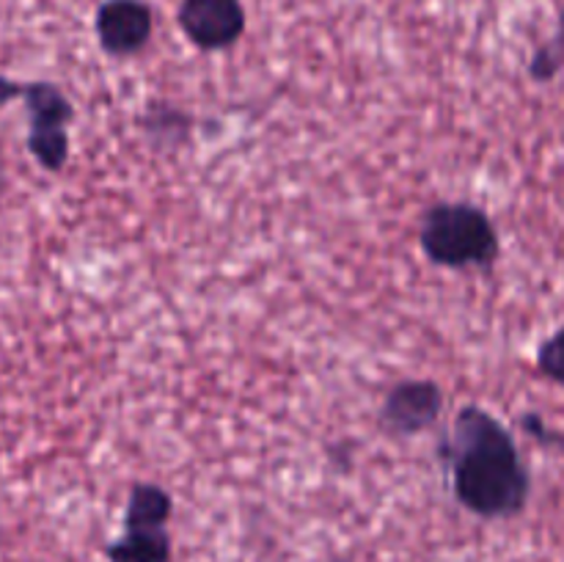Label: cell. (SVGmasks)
Instances as JSON below:
<instances>
[{
	"label": "cell",
	"mask_w": 564,
	"mask_h": 562,
	"mask_svg": "<svg viewBox=\"0 0 564 562\" xmlns=\"http://www.w3.org/2000/svg\"><path fill=\"white\" fill-rule=\"evenodd\" d=\"M438 457L452 474L457 501L485 521H505L527 510L532 472L523 463L516 435L482 406H463Z\"/></svg>",
	"instance_id": "6da1fadb"
},
{
	"label": "cell",
	"mask_w": 564,
	"mask_h": 562,
	"mask_svg": "<svg viewBox=\"0 0 564 562\" xmlns=\"http://www.w3.org/2000/svg\"><path fill=\"white\" fill-rule=\"evenodd\" d=\"M419 246L433 264L449 270H488L501 253L490 215L471 202H441L424 213Z\"/></svg>",
	"instance_id": "7a4b0ae2"
},
{
	"label": "cell",
	"mask_w": 564,
	"mask_h": 562,
	"mask_svg": "<svg viewBox=\"0 0 564 562\" xmlns=\"http://www.w3.org/2000/svg\"><path fill=\"white\" fill-rule=\"evenodd\" d=\"M22 102L28 110V152L44 171L66 169L69 163V125L75 119L64 88L50 80H33L22 86Z\"/></svg>",
	"instance_id": "3957f363"
},
{
	"label": "cell",
	"mask_w": 564,
	"mask_h": 562,
	"mask_svg": "<svg viewBox=\"0 0 564 562\" xmlns=\"http://www.w3.org/2000/svg\"><path fill=\"white\" fill-rule=\"evenodd\" d=\"M176 22L191 44L218 53L240 42L248 17L242 0H182Z\"/></svg>",
	"instance_id": "277c9868"
},
{
	"label": "cell",
	"mask_w": 564,
	"mask_h": 562,
	"mask_svg": "<svg viewBox=\"0 0 564 562\" xmlns=\"http://www.w3.org/2000/svg\"><path fill=\"white\" fill-rule=\"evenodd\" d=\"M444 411V389L435 380H402L383 397L378 422L389 435H419L435 428Z\"/></svg>",
	"instance_id": "5b68a950"
},
{
	"label": "cell",
	"mask_w": 564,
	"mask_h": 562,
	"mask_svg": "<svg viewBox=\"0 0 564 562\" xmlns=\"http://www.w3.org/2000/svg\"><path fill=\"white\" fill-rule=\"evenodd\" d=\"M99 47L110 58H130L149 44L154 11L147 0H102L94 17Z\"/></svg>",
	"instance_id": "8992f818"
},
{
	"label": "cell",
	"mask_w": 564,
	"mask_h": 562,
	"mask_svg": "<svg viewBox=\"0 0 564 562\" xmlns=\"http://www.w3.org/2000/svg\"><path fill=\"white\" fill-rule=\"evenodd\" d=\"M108 562H171L169 527L124 523V532L105 545Z\"/></svg>",
	"instance_id": "52a82bcc"
},
{
	"label": "cell",
	"mask_w": 564,
	"mask_h": 562,
	"mask_svg": "<svg viewBox=\"0 0 564 562\" xmlns=\"http://www.w3.org/2000/svg\"><path fill=\"white\" fill-rule=\"evenodd\" d=\"M138 125H141L143 136L158 149H174L191 138L193 119L171 102H149Z\"/></svg>",
	"instance_id": "ba28073f"
},
{
	"label": "cell",
	"mask_w": 564,
	"mask_h": 562,
	"mask_svg": "<svg viewBox=\"0 0 564 562\" xmlns=\"http://www.w3.org/2000/svg\"><path fill=\"white\" fill-rule=\"evenodd\" d=\"M174 512L171 494L158 483H135L127 499L124 523L138 527H169V518Z\"/></svg>",
	"instance_id": "9c48e42d"
},
{
	"label": "cell",
	"mask_w": 564,
	"mask_h": 562,
	"mask_svg": "<svg viewBox=\"0 0 564 562\" xmlns=\"http://www.w3.org/2000/svg\"><path fill=\"white\" fill-rule=\"evenodd\" d=\"M564 69V11L560 17V31L540 44L529 58V77L534 83H551Z\"/></svg>",
	"instance_id": "30bf717a"
},
{
	"label": "cell",
	"mask_w": 564,
	"mask_h": 562,
	"mask_svg": "<svg viewBox=\"0 0 564 562\" xmlns=\"http://www.w3.org/2000/svg\"><path fill=\"white\" fill-rule=\"evenodd\" d=\"M534 364H538V372L543 378H549L556 386H564V323L549 339L540 342Z\"/></svg>",
	"instance_id": "8fae6325"
},
{
	"label": "cell",
	"mask_w": 564,
	"mask_h": 562,
	"mask_svg": "<svg viewBox=\"0 0 564 562\" xmlns=\"http://www.w3.org/2000/svg\"><path fill=\"white\" fill-rule=\"evenodd\" d=\"M518 424H521L523 433H527L529 439H534L540 446H545V450H564V433L562 430L551 428V424L545 422L543 413L538 411L521 413Z\"/></svg>",
	"instance_id": "7c38bea8"
},
{
	"label": "cell",
	"mask_w": 564,
	"mask_h": 562,
	"mask_svg": "<svg viewBox=\"0 0 564 562\" xmlns=\"http://www.w3.org/2000/svg\"><path fill=\"white\" fill-rule=\"evenodd\" d=\"M22 86H25V83H17L11 80V77L0 75V110L9 102H14L17 97H22Z\"/></svg>",
	"instance_id": "4fadbf2b"
},
{
	"label": "cell",
	"mask_w": 564,
	"mask_h": 562,
	"mask_svg": "<svg viewBox=\"0 0 564 562\" xmlns=\"http://www.w3.org/2000/svg\"><path fill=\"white\" fill-rule=\"evenodd\" d=\"M6 187V158H3V143H0V191Z\"/></svg>",
	"instance_id": "5bb4252c"
},
{
	"label": "cell",
	"mask_w": 564,
	"mask_h": 562,
	"mask_svg": "<svg viewBox=\"0 0 564 562\" xmlns=\"http://www.w3.org/2000/svg\"><path fill=\"white\" fill-rule=\"evenodd\" d=\"M336 562H341V560H336Z\"/></svg>",
	"instance_id": "9a60e30c"
}]
</instances>
